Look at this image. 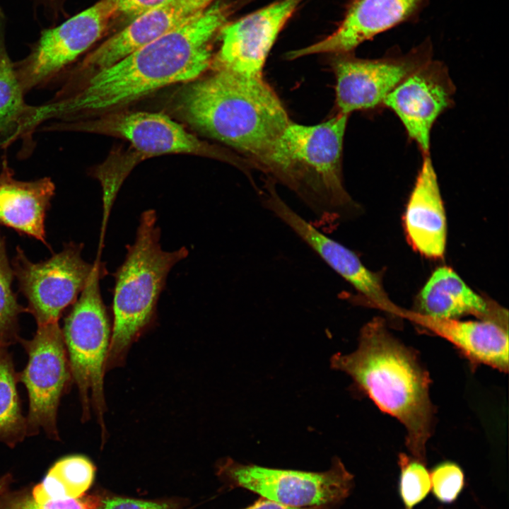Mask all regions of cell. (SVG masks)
<instances>
[{"label":"cell","mask_w":509,"mask_h":509,"mask_svg":"<svg viewBox=\"0 0 509 509\" xmlns=\"http://www.w3.org/2000/svg\"><path fill=\"white\" fill-rule=\"evenodd\" d=\"M231 6L218 1L187 23L117 62L91 71L70 69L53 97L34 105L31 122H80L158 89L199 77L212 62L211 42L227 23Z\"/></svg>","instance_id":"cell-1"},{"label":"cell","mask_w":509,"mask_h":509,"mask_svg":"<svg viewBox=\"0 0 509 509\" xmlns=\"http://www.w3.org/2000/svg\"><path fill=\"white\" fill-rule=\"evenodd\" d=\"M330 365L349 375L380 410L404 426L407 448L425 463L435 412L430 377L414 352L390 332L384 320L376 317L367 322L356 349L334 354Z\"/></svg>","instance_id":"cell-2"},{"label":"cell","mask_w":509,"mask_h":509,"mask_svg":"<svg viewBox=\"0 0 509 509\" xmlns=\"http://www.w3.org/2000/svg\"><path fill=\"white\" fill-rule=\"evenodd\" d=\"M180 108L192 125L259 162L291 122L262 76L222 69L188 86Z\"/></svg>","instance_id":"cell-3"},{"label":"cell","mask_w":509,"mask_h":509,"mask_svg":"<svg viewBox=\"0 0 509 509\" xmlns=\"http://www.w3.org/2000/svg\"><path fill=\"white\" fill-rule=\"evenodd\" d=\"M348 115L311 126L291 122L261 161L326 223L340 221L357 205L343 183L341 160Z\"/></svg>","instance_id":"cell-4"},{"label":"cell","mask_w":509,"mask_h":509,"mask_svg":"<svg viewBox=\"0 0 509 509\" xmlns=\"http://www.w3.org/2000/svg\"><path fill=\"white\" fill-rule=\"evenodd\" d=\"M156 211L142 213L134 244L115 274L113 326L106 370L122 365L131 346L154 323L171 269L188 256L187 247L162 250Z\"/></svg>","instance_id":"cell-5"},{"label":"cell","mask_w":509,"mask_h":509,"mask_svg":"<svg viewBox=\"0 0 509 509\" xmlns=\"http://www.w3.org/2000/svg\"><path fill=\"white\" fill-rule=\"evenodd\" d=\"M106 271L102 262L71 305L61 328L73 382L78 390L81 420H89L92 409L103 441L106 434L103 381L111 339L110 320L100 290V280Z\"/></svg>","instance_id":"cell-6"},{"label":"cell","mask_w":509,"mask_h":509,"mask_svg":"<svg viewBox=\"0 0 509 509\" xmlns=\"http://www.w3.org/2000/svg\"><path fill=\"white\" fill-rule=\"evenodd\" d=\"M83 247L82 243H66L60 252L40 262H32L16 247L11 267L27 300L26 312L33 315L37 325L59 322L102 263L100 256L92 264L85 261Z\"/></svg>","instance_id":"cell-7"},{"label":"cell","mask_w":509,"mask_h":509,"mask_svg":"<svg viewBox=\"0 0 509 509\" xmlns=\"http://www.w3.org/2000/svg\"><path fill=\"white\" fill-rule=\"evenodd\" d=\"M19 343L28 355L25 367L18 373L28 397L27 436L42 430L49 439L59 440L58 409L73 383L62 329L59 322L37 325L33 338Z\"/></svg>","instance_id":"cell-8"},{"label":"cell","mask_w":509,"mask_h":509,"mask_svg":"<svg viewBox=\"0 0 509 509\" xmlns=\"http://www.w3.org/2000/svg\"><path fill=\"white\" fill-rule=\"evenodd\" d=\"M217 473L234 486L262 497L295 507L324 506L345 498L353 475L335 458L327 471L315 472L243 464L230 458L218 464Z\"/></svg>","instance_id":"cell-9"},{"label":"cell","mask_w":509,"mask_h":509,"mask_svg":"<svg viewBox=\"0 0 509 509\" xmlns=\"http://www.w3.org/2000/svg\"><path fill=\"white\" fill-rule=\"evenodd\" d=\"M112 19L109 1L100 0L62 23L43 30L29 54L14 62L24 93L62 78L78 57L103 36Z\"/></svg>","instance_id":"cell-10"},{"label":"cell","mask_w":509,"mask_h":509,"mask_svg":"<svg viewBox=\"0 0 509 509\" xmlns=\"http://www.w3.org/2000/svg\"><path fill=\"white\" fill-rule=\"evenodd\" d=\"M433 44L426 38L406 53L379 59H359L351 53L334 60L336 100L339 113L383 107L386 97L407 76L433 59Z\"/></svg>","instance_id":"cell-11"},{"label":"cell","mask_w":509,"mask_h":509,"mask_svg":"<svg viewBox=\"0 0 509 509\" xmlns=\"http://www.w3.org/2000/svg\"><path fill=\"white\" fill-rule=\"evenodd\" d=\"M455 93L446 65L432 59L403 79L386 97L383 107L397 116L424 156L429 155L432 127L452 106Z\"/></svg>","instance_id":"cell-12"},{"label":"cell","mask_w":509,"mask_h":509,"mask_svg":"<svg viewBox=\"0 0 509 509\" xmlns=\"http://www.w3.org/2000/svg\"><path fill=\"white\" fill-rule=\"evenodd\" d=\"M263 199L266 209L287 226L334 271L352 286L373 307L399 317L402 308L386 293L379 274L368 269L358 256L341 242L319 230L291 208L268 186Z\"/></svg>","instance_id":"cell-13"},{"label":"cell","mask_w":509,"mask_h":509,"mask_svg":"<svg viewBox=\"0 0 509 509\" xmlns=\"http://www.w3.org/2000/svg\"><path fill=\"white\" fill-rule=\"evenodd\" d=\"M302 0H279L220 30L221 45L216 69L249 76H262L267 57L279 33Z\"/></svg>","instance_id":"cell-14"},{"label":"cell","mask_w":509,"mask_h":509,"mask_svg":"<svg viewBox=\"0 0 509 509\" xmlns=\"http://www.w3.org/2000/svg\"><path fill=\"white\" fill-rule=\"evenodd\" d=\"M429 0H352L336 30L309 46L291 51L288 59L314 54L351 53L361 43L418 18Z\"/></svg>","instance_id":"cell-15"},{"label":"cell","mask_w":509,"mask_h":509,"mask_svg":"<svg viewBox=\"0 0 509 509\" xmlns=\"http://www.w3.org/2000/svg\"><path fill=\"white\" fill-rule=\"evenodd\" d=\"M214 0H173L134 19L78 63L74 69L91 71L108 66L139 48L187 23Z\"/></svg>","instance_id":"cell-16"},{"label":"cell","mask_w":509,"mask_h":509,"mask_svg":"<svg viewBox=\"0 0 509 509\" xmlns=\"http://www.w3.org/2000/svg\"><path fill=\"white\" fill-rule=\"evenodd\" d=\"M402 318L443 338L470 361L508 370V321L435 318L403 309Z\"/></svg>","instance_id":"cell-17"},{"label":"cell","mask_w":509,"mask_h":509,"mask_svg":"<svg viewBox=\"0 0 509 509\" xmlns=\"http://www.w3.org/2000/svg\"><path fill=\"white\" fill-rule=\"evenodd\" d=\"M108 130L128 140L139 151L147 155L204 153L207 147L168 116L148 112L123 115L107 122L84 121L66 124L64 131Z\"/></svg>","instance_id":"cell-18"},{"label":"cell","mask_w":509,"mask_h":509,"mask_svg":"<svg viewBox=\"0 0 509 509\" xmlns=\"http://www.w3.org/2000/svg\"><path fill=\"white\" fill-rule=\"evenodd\" d=\"M404 224L408 241L417 252L433 259L444 256L446 214L430 155L423 156L406 204Z\"/></svg>","instance_id":"cell-19"},{"label":"cell","mask_w":509,"mask_h":509,"mask_svg":"<svg viewBox=\"0 0 509 509\" xmlns=\"http://www.w3.org/2000/svg\"><path fill=\"white\" fill-rule=\"evenodd\" d=\"M54 192L55 185L48 177L31 181L16 179L4 158L0 165V225L49 247L45 220Z\"/></svg>","instance_id":"cell-20"},{"label":"cell","mask_w":509,"mask_h":509,"mask_svg":"<svg viewBox=\"0 0 509 509\" xmlns=\"http://www.w3.org/2000/svg\"><path fill=\"white\" fill-rule=\"evenodd\" d=\"M419 311L443 319L474 315L478 319L508 321V311L474 292L451 268L436 269L419 296Z\"/></svg>","instance_id":"cell-21"},{"label":"cell","mask_w":509,"mask_h":509,"mask_svg":"<svg viewBox=\"0 0 509 509\" xmlns=\"http://www.w3.org/2000/svg\"><path fill=\"white\" fill-rule=\"evenodd\" d=\"M19 81L7 49L6 22L0 15V148L6 149L23 139V128L31 105L24 98Z\"/></svg>","instance_id":"cell-22"},{"label":"cell","mask_w":509,"mask_h":509,"mask_svg":"<svg viewBox=\"0 0 509 509\" xmlns=\"http://www.w3.org/2000/svg\"><path fill=\"white\" fill-rule=\"evenodd\" d=\"M95 467L87 457L69 455L57 460L42 481L30 489L37 503L77 498L84 496L95 476Z\"/></svg>","instance_id":"cell-23"},{"label":"cell","mask_w":509,"mask_h":509,"mask_svg":"<svg viewBox=\"0 0 509 509\" xmlns=\"http://www.w3.org/2000/svg\"><path fill=\"white\" fill-rule=\"evenodd\" d=\"M18 373L8 346L0 345V443L13 448L27 436L17 389Z\"/></svg>","instance_id":"cell-24"},{"label":"cell","mask_w":509,"mask_h":509,"mask_svg":"<svg viewBox=\"0 0 509 509\" xmlns=\"http://www.w3.org/2000/svg\"><path fill=\"white\" fill-rule=\"evenodd\" d=\"M14 275L7 253L6 238L0 232V345L19 343V316L26 312L13 290Z\"/></svg>","instance_id":"cell-25"},{"label":"cell","mask_w":509,"mask_h":509,"mask_svg":"<svg viewBox=\"0 0 509 509\" xmlns=\"http://www.w3.org/2000/svg\"><path fill=\"white\" fill-rule=\"evenodd\" d=\"M399 465L400 496L405 509H413L431 489L430 472L425 463L404 453L399 456Z\"/></svg>","instance_id":"cell-26"},{"label":"cell","mask_w":509,"mask_h":509,"mask_svg":"<svg viewBox=\"0 0 509 509\" xmlns=\"http://www.w3.org/2000/svg\"><path fill=\"white\" fill-rule=\"evenodd\" d=\"M102 493L94 492L77 498L36 502L30 488L8 491L0 495V509H98Z\"/></svg>","instance_id":"cell-27"},{"label":"cell","mask_w":509,"mask_h":509,"mask_svg":"<svg viewBox=\"0 0 509 509\" xmlns=\"http://www.w3.org/2000/svg\"><path fill=\"white\" fill-rule=\"evenodd\" d=\"M431 488L435 496L441 502L454 501L464 486V474L455 463L444 462L430 473Z\"/></svg>","instance_id":"cell-28"},{"label":"cell","mask_w":509,"mask_h":509,"mask_svg":"<svg viewBox=\"0 0 509 509\" xmlns=\"http://www.w3.org/2000/svg\"><path fill=\"white\" fill-rule=\"evenodd\" d=\"M98 509H183L171 500L149 501L103 493Z\"/></svg>","instance_id":"cell-29"},{"label":"cell","mask_w":509,"mask_h":509,"mask_svg":"<svg viewBox=\"0 0 509 509\" xmlns=\"http://www.w3.org/2000/svg\"><path fill=\"white\" fill-rule=\"evenodd\" d=\"M113 18H123L129 23L138 16L173 0H108Z\"/></svg>","instance_id":"cell-30"},{"label":"cell","mask_w":509,"mask_h":509,"mask_svg":"<svg viewBox=\"0 0 509 509\" xmlns=\"http://www.w3.org/2000/svg\"><path fill=\"white\" fill-rule=\"evenodd\" d=\"M48 20L55 21L65 13L66 0H34Z\"/></svg>","instance_id":"cell-31"},{"label":"cell","mask_w":509,"mask_h":509,"mask_svg":"<svg viewBox=\"0 0 509 509\" xmlns=\"http://www.w3.org/2000/svg\"><path fill=\"white\" fill-rule=\"evenodd\" d=\"M243 509H327L324 506L295 507L285 505L277 501L264 498L259 499L252 505Z\"/></svg>","instance_id":"cell-32"},{"label":"cell","mask_w":509,"mask_h":509,"mask_svg":"<svg viewBox=\"0 0 509 509\" xmlns=\"http://www.w3.org/2000/svg\"><path fill=\"white\" fill-rule=\"evenodd\" d=\"M12 481V475L6 474L0 477V495L8 490V486Z\"/></svg>","instance_id":"cell-33"},{"label":"cell","mask_w":509,"mask_h":509,"mask_svg":"<svg viewBox=\"0 0 509 509\" xmlns=\"http://www.w3.org/2000/svg\"><path fill=\"white\" fill-rule=\"evenodd\" d=\"M2 13H3V11L1 10V8L0 7V14H1Z\"/></svg>","instance_id":"cell-34"}]
</instances>
